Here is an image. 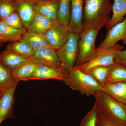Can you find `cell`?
Returning a JSON list of instances; mask_svg holds the SVG:
<instances>
[{"instance_id":"1","label":"cell","mask_w":126,"mask_h":126,"mask_svg":"<svg viewBox=\"0 0 126 126\" xmlns=\"http://www.w3.org/2000/svg\"><path fill=\"white\" fill-rule=\"evenodd\" d=\"M112 7L110 0H84V28L100 30L106 26L111 18L110 13Z\"/></svg>"},{"instance_id":"2","label":"cell","mask_w":126,"mask_h":126,"mask_svg":"<svg viewBox=\"0 0 126 126\" xmlns=\"http://www.w3.org/2000/svg\"><path fill=\"white\" fill-rule=\"evenodd\" d=\"M72 89L86 96H94L98 92L103 90V86L90 75L82 72L75 65L63 81Z\"/></svg>"},{"instance_id":"3","label":"cell","mask_w":126,"mask_h":126,"mask_svg":"<svg viewBox=\"0 0 126 126\" xmlns=\"http://www.w3.org/2000/svg\"><path fill=\"white\" fill-rule=\"evenodd\" d=\"M99 31L96 29L84 28L79 34V56L75 65L79 67L95 58L97 49L96 40Z\"/></svg>"},{"instance_id":"4","label":"cell","mask_w":126,"mask_h":126,"mask_svg":"<svg viewBox=\"0 0 126 126\" xmlns=\"http://www.w3.org/2000/svg\"><path fill=\"white\" fill-rule=\"evenodd\" d=\"M95 97L99 110L109 117L126 125V106L103 90L96 93Z\"/></svg>"},{"instance_id":"5","label":"cell","mask_w":126,"mask_h":126,"mask_svg":"<svg viewBox=\"0 0 126 126\" xmlns=\"http://www.w3.org/2000/svg\"><path fill=\"white\" fill-rule=\"evenodd\" d=\"M79 35L70 32L65 43L56 51L61 67L67 75L76 65L79 56Z\"/></svg>"},{"instance_id":"6","label":"cell","mask_w":126,"mask_h":126,"mask_svg":"<svg viewBox=\"0 0 126 126\" xmlns=\"http://www.w3.org/2000/svg\"><path fill=\"white\" fill-rule=\"evenodd\" d=\"M124 47L119 44L107 48L97 49L96 55L90 62L84 64L79 68L82 72L86 73L92 68L97 66L108 67L114 62V58L117 52L122 50Z\"/></svg>"},{"instance_id":"7","label":"cell","mask_w":126,"mask_h":126,"mask_svg":"<svg viewBox=\"0 0 126 126\" xmlns=\"http://www.w3.org/2000/svg\"><path fill=\"white\" fill-rule=\"evenodd\" d=\"M19 82L17 80H14L2 90L0 97V125L5 119L14 118V93Z\"/></svg>"},{"instance_id":"8","label":"cell","mask_w":126,"mask_h":126,"mask_svg":"<svg viewBox=\"0 0 126 126\" xmlns=\"http://www.w3.org/2000/svg\"><path fill=\"white\" fill-rule=\"evenodd\" d=\"M70 33L67 26L57 21L54 23L45 35L49 44L56 51L64 44Z\"/></svg>"},{"instance_id":"9","label":"cell","mask_w":126,"mask_h":126,"mask_svg":"<svg viewBox=\"0 0 126 126\" xmlns=\"http://www.w3.org/2000/svg\"><path fill=\"white\" fill-rule=\"evenodd\" d=\"M84 1L72 0L70 19L67 26L70 32L79 34L84 29Z\"/></svg>"},{"instance_id":"10","label":"cell","mask_w":126,"mask_h":126,"mask_svg":"<svg viewBox=\"0 0 126 126\" xmlns=\"http://www.w3.org/2000/svg\"><path fill=\"white\" fill-rule=\"evenodd\" d=\"M98 48H107L112 47L122 40L126 45V16L121 22L113 26L108 31Z\"/></svg>"},{"instance_id":"11","label":"cell","mask_w":126,"mask_h":126,"mask_svg":"<svg viewBox=\"0 0 126 126\" xmlns=\"http://www.w3.org/2000/svg\"><path fill=\"white\" fill-rule=\"evenodd\" d=\"M29 59L37 64L58 68H62L61 63L56 51L52 48L43 47L39 48L35 51Z\"/></svg>"},{"instance_id":"12","label":"cell","mask_w":126,"mask_h":126,"mask_svg":"<svg viewBox=\"0 0 126 126\" xmlns=\"http://www.w3.org/2000/svg\"><path fill=\"white\" fill-rule=\"evenodd\" d=\"M67 75L62 68H58L37 64L31 79H55L63 81Z\"/></svg>"},{"instance_id":"13","label":"cell","mask_w":126,"mask_h":126,"mask_svg":"<svg viewBox=\"0 0 126 126\" xmlns=\"http://www.w3.org/2000/svg\"><path fill=\"white\" fill-rule=\"evenodd\" d=\"M26 32L27 30L25 27L14 29L0 20V46L8 42L21 40L23 35Z\"/></svg>"},{"instance_id":"14","label":"cell","mask_w":126,"mask_h":126,"mask_svg":"<svg viewBox=\"0 0 126 126\" xmlns=\"http://www.w3.org/2000/svg\"><path fill=\"white\" fill-rule=\"evenodd\" d=\"M16 11L20 18L24 27L27 29L33 20L36 12L33 2L24 0L15 5Z\"/></svg>"},{"instance_id":"15","label":"cell","mask_w":126,"mask_h":126,"mask_svg":"<svg viewBox=\"0 0 126 126\" xmlns=\"http://www.w3.org/2000/svg\"><path fill=\"white\" fill-rule=\"evenodd\" d=\"M33 4L36 14L49 18L54 23L58 21L59 0L49 2H33Z\"/></svg>"},{"instance_id":"16","label":"cell","mask_w":126,"mask_h":126,"mask_svg":"<svg viewBox=\"0 0 126 126\" xmlns=\"http://www.w3.org/2000/svg\"><path fill=\"white\" fill-rule=\"evenodd\" d=\"M37 65V64L30 60L22 63L12 70V76L19 81L30 80Z\"/></svg>"},{"instance_id":"17","label":"cell","mask_w":126,"mask_h":126,"mask_svg":"<svg viewBox=\"0 0 126 126\" xmlns=\"http://www.w3.org/2000/svg\"><path fill=\"white\" fill-rule=\"evenodd\" d=\"M102 90L126 106V81L106 84Z\"/></svg>"},{"instance_id":"18","label":"cell","mask_w":126,"mask_h":126,"mask_svg":"<svg viewBox=\"0 0 126 126\" xmlns=\"http://www.w3.org/2000/svg\"><path fill=\"white\" fill-rule=\"evenodd\" d=\"M53 24L49 18L36 13L33 20L26 29L27 32L45 34Z\"/></svg>"},{"instance_id":"19","label":"cell","mask_w":126,"mask_h":126,"mask_svg":"<svg viewBox=\"0 0 126 126\" xmlns=\"http://www.w3.org/2000/svg\"><path fill=\"white\" fill-rule=\"evenodd\" d=\"M112 11V16L106 26L107 32L124 19L126 15V0H114Z\"/></svg>"},{"instance_id":"20","label":"cell","mask_w":126,"mask_h":126,"mask_svg":"<svg viewBox=\"0 0 126 126\" xmlns=\"http://www.w3.org/2000/svg\"><path fill=\"white\" fill-rule=\"evenodd\" d=\"M29 60V59L24 58L7 49L0 54V63L11 70Z\"/></svg>"},{"instance_id":"21","label":"cell","mask_w":126,"mask_h":126,"mask_svg":"<svg viewBox=\"0 0 126 126\" xmlns=\"http://www.w3.org/2000/svg\"><path fill=\"white\" fill-rule=\"evenodd\" d=\"M6 49L28 59L31 58L34 53L29 44L23 39L9 43L6 46Z\"/></svg>"},{"instance_id":"22","label":"cell","mask_w":126,"mask_h":126,"mask_svg":"<svg viewBox=\"0 0 126 126\" xmlns=\"http://www.w3.org/2000/svg\"><path fill=\"white\" fill-rule=\"evenodd\" d=\"M22 39L29 44L34 52L38 49L43 47L52 48L54 49L47 41L45 34L27 32L23 35Z\"/></svg>"},{"instance_id":"23","label":"cell","mask_w":126,"mask_h":126,"mask_svg":"<svg viewBox=\"0 0 126 126\" xmlns=\"http://www.w3.org/2000/svg\"><path fill=\"white\" fill-rule=\"evenodd\" d=\"M126 81V67L114 62L109 66L106 84Z\"/></svg>"},{"instance_id":"24","label":"cell","mask_w":126,"mask_h":126,"mask_svg":"<svg viewBox=\"0 0 126 126\" xmlns=\"http://www.w3.org/2000/svg\"><path fill=\"white\" fill-rule=\"evenodd\" d=\"M72 0H59L58 21L61 25L67 26L69 23Z\"/></svg>"},{"instance_id":"25","label":"cell","mask_w":126,"mask_h":126,"mask_svg":"<svg viewBox=\"0 0 126 126\" xmlns=\"http://www.w3.org/2000/svg\"><path fill=\"white\" fill-rule=\"evenodd\" d=\"M109 66H97L92 68L86 73L90 75L103 86L106 85Z\"/></svg>"},{"instance_id":"26","label":"cell","mask_w":126,"mask_h":126,"mask_svg":"<svg viewBox=\"0 0 126 126\" xmlns=\"http://www.w3.org/2000/svg\"><path fill=\"white\" fill-rule=\"evenodd\" d=\"M96 123L97 126H126L125 124L108 116L98 108Z\"/></svg>"},{"instance_id":"27","label":"cell","mask_w":126,"mask_h":126,"mask_svg":"<svg viewBox=\"0 0 126 126\" xmlns=\"http://www.w3.org/2000/svg\"><path fill=\"white\" fill-rule=\"evenodd\" d=\"M15 80L11 69L5 67L0 63V88L4 89Z\"/></svg>"},{"instance_id":"28","label":"cell","mask_w":126,"mask_h":126,"mask_svg":"<svg viewBox=\"0 0 126 126\" xmlns=\"http://www.w3.org/2000/svg\"><path fill=\"white\" fill-rule=\"evenodd\" d=\"M98 107L95 102L93 107L83 118L79 126H97L96 121Z\"/></svg>"},{"instance_id":"29","label":"cell","mask_w":126,"mask_h":126,"mask_svg":"<svg viewBox=\"0 0 126 126\" xmlns=\"http://www.w3.org/2000/svg\"><path fill=\"white\" fill-rule=\"evenodd\" d=\"M16 11L15 5L9 1H2L0 4V20H5Z\"/></svg>"},{"instance_id":"30","label":"cell","mask_w":126,"mask_h":126,"mask_svg":"<svg viewBox=\"0 0 126 126\" xmlns=\"http://www.w3.org/2000/svg\"><path fill=\"white\" fill-rule=\"evenodd\" d=\"M2 21L14 29H20L24 27L20 18L16 11Z\"/></svg>"},{"instance_id":"31","label":"cell","mask_w":126,"mask_h":126,"mask_svg":"<svg viewBox=\"0 0 126 126\" xmlns=\"http://www.w3.org/2000/svg\"><path fill=\"white\" fill-rule=\"evenodd\" d=\"M114 62L126 67V50H121L116 53L114 58Z\"/></svg>"},{"instance_id":"32","label":"cell","mask_w":126,"mask_h":126,"mask_svg":"<svg viewBox=\"0 0 126 126\" xmlns=\"http://www.w3.org/2000/svg\"><path fill=\"white\" fill-rule=\"evenodd\" d=\"M32 2L34 3H37V2H49V1H54L56 0H29Z\"/></svg>"},{"instance_id":"33","label":"cell","mask_w":126,"mask_h":126,"mask_svg":"<svg viewBox=\"0 0 126 126\" xmlns=\"http://www.w3.org/2000/svg\"><path fill=\"white\" fill-rule=\"evenodd\" d=\"M2 1H9L13 3L15 5L18 4L21 1H23L24 0H1Z\"/></svg>"},{"instance_id":"34","label":"cell","mask_w":126,"mask_h":126,"mask_svg":"<svg viewBox=\"0 0 126 126\" xmlns=\"http://www.w3.org/2000/svg\"><path fill=\"white\" fill-rule=\"evenodd\" d=\"M2 90H2V91H0V97L1 96V94H2Z\"/></svg>"},{"instance_id":"35","label":"cell","mask_w":126,"mask_h":126,"mask_svg":"<svg viewBox=\"0 0 126 126\" xmlns=\"http://www.w3.org/2000/svg\"><path fill=\"white\" fill-rule=\"evenodd\" d=\"M2 90H3V89H2V88H0V91H2Z\"/></svg>"},{"instance_id":"36","label":"cell","mask_w":126,"mask_h":126,"mask_svg":"<svg viewBox=\"0 0 126 126\" xmlns=\"http://www.w3.org/2000/svg\"><path fill=\"white\" fill-rule=\"evenodd\" d=\"M1 1H2V0H0V4L1 2Z\"/></svg>"}]
</instances>
